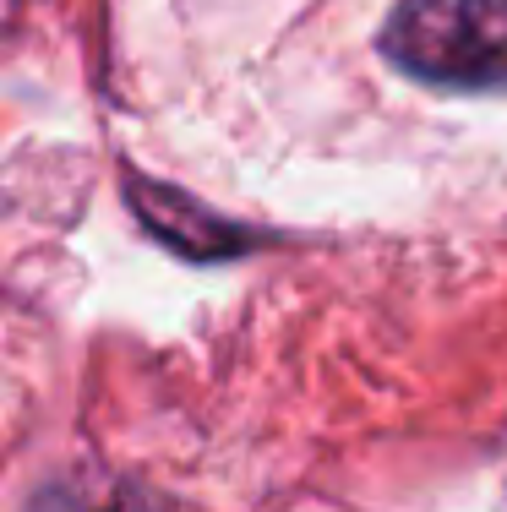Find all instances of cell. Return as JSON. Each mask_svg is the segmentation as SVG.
I'll use <instances>...</instances> for the list:
<instances>
[{
	"label": "cell",
	"instance_id": "obj_1",
	"mask_svg": "<svg viewBox=\"0 0 507 512\" xmlns=\"http://www.w3.org/2000/svg\"><path fill=\"white\" fill-rule=\"evenodd\" d=\"M382 55L437 88H507V0H404Z\"/></svg>",
	"mask_w": 507,
	"mask_h": 512
},
{
	"label": "cell",
	"instance_id": "obj_2",
	"mask_svg": "<svg viewBox=\"0 0 507 512\" xmlns=\"http://www.w3.org/2000/svg\"><path fill=\"white\" fill-rule=\"evenodd\" d=\"M126 191H131V202H137V218L164 240V246H175V251H186V256H202V262L246 246V235H240V229H229L224 218H213L208 207H197L191 197H180V191L142 186V180H131Z\"/></svg>",
	"mask_w": 507,
	"mask_h": 512
},
{
	"label": "cell",
	"instance_id": "obj_3",
	"mask_svg": "<svg viewBox=\"0 0 507 512\" xmlns=\"http://www.w3.org/2000/svg\"><path fill=\"white\" fill-rule=\"evenodd\" d=\"M110 512H186L180 502H169L159 491H142V485H126V491L110 502Z\"/></svg>",
	"mask_w": 507,
	"mask_h": 512
}]
</instances>
